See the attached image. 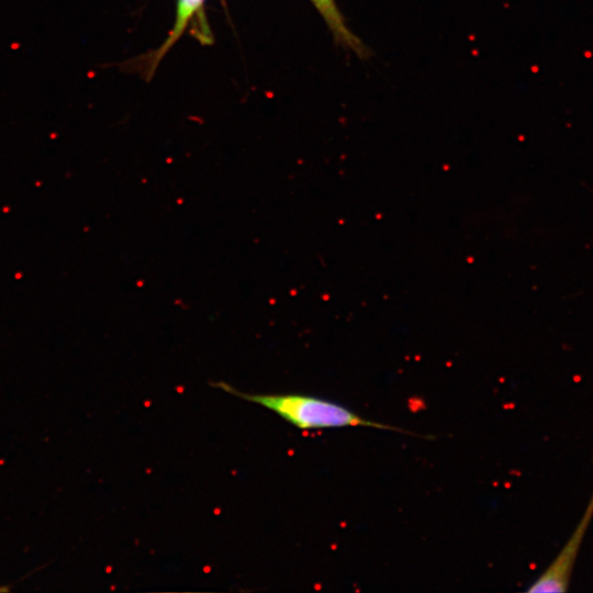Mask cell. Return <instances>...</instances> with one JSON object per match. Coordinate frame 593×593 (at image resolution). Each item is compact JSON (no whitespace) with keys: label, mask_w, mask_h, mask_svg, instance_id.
<instances>
[{"label":"cell","mask_w":593,"mask_h":593,"mask_svg":"<svg viewBox=\"0 0 593 593\" xmlns=\"http://www.w3.org/2000/svg\"><path fill=\"white\" fill-rule=\"evenodd\" d=\"M219 388L245 401L261 405L291 425L305 430L340 427H372L404 432L379 422L366 419L336 402L305 394H251L244 393L224 383Z\"/></svg>","instance_id":"1"},{"label":"cell","mask_w":593,"mask_h":593,"mask_svg":"<svg viewBox=\"0 0 593 593\" xmlns=\"http://www.w3.org/2000/svg\"><path fill=\"white\" fill-rule=\"evenodd\" d=\"M593 515V496L590 505L582 516L581 523L573 532L569 541L562 547L559 555L548 568L528 588V592H564L567 591L573 566L579 553L580 545Z\"/></svg>","instance_id":"2"},{"label":"cell","mask_w":593,"mask_h":593,"mask_svg":"<svg viewBox=\"0 0 593 593\" xmlns=\"http://www.w3.org/2000/svg\"><path fill=\"white\" fill-rule=\"evenodd\" d=\"M315 7L326 25L328 26L335 42L343 48L351 51L359 57L369 54L362 41L354 34L347 26L345 18L335 0H310Z\"/></svg>","instance_id":"3"},{"label":"cell","mask_w":593,"mask_h":593,"mask_svg":"<svg viewBox=\"0 0 593 593\" xmlns=\"http://www.w3.org/2000/svg\"><path fill=\"white\" fill-rule=\"evenodd\" d=\"M205 0H178L177 18L175 26L165 44L160 47L159 54L156 56V61L176 43L180 37L191 19L201 9Z\"/></svg>","instance_id":"4"}]
</instances>
